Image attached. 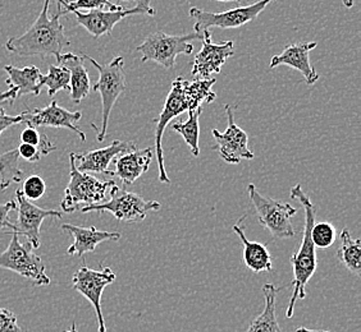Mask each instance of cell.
Instances as JSON below:
<instances>
[{
  "mask_svg": "<svg viewBox=\"0 0 361 332\" xmlns=\"http://www.w3.org/2000/svg\"><path fill=\"white\" fill-rule=\"evenodd\" d=\"M216 78L209 79H194L188 81L186 78L180 76L174 79L171 91L168 94L167 100L160 111L155 128V147L154 153H157L158 166H159V175L158 179L161 183L169 184L171 179L168 177L167 169L164 165V153H163V133L166 131L169 122L173 118L180 117L185 111H192L197 108H202L204 104H210L216 100V92L213 91V86L216 84Z\"/></svg>",
  "mask_w": 361,
  "mask_h": 332,
  "instance_id": "obj_1",
  "label": "cell"
},
{
  "mask_svg": "<svg viewBox=\"0 0 361 332\" xmlns=\"http://www.w3.org/2000/svg\"><path fill=\"white\" fill-rule=\"evenodd\" d=\"M50 0L44 1V7L32 26L21 36L12 37L6 42V49L16 56H54L56 59L62 56L63 49L71 42L64 34V27L59 22L61 12L54 17H49Z\"/></svg>",
  "mask_w": 361,
  "mask_h": 332,
  "instance_id": "obj_2",
  "label": "cell"
},
{
  "mask_svg": "<svg viewBox=\"0 0 361 332\" xmlns=\"http://www.w3.org/2000/svg\"><path fill=\"white\" fill-rule=\"evenodd\" d=\"M292 200L299 201L300 205L304 208L305 212V225H304V233H302V241L300 244L299 249L291 256L292 271H293V280H292L291 286L293 288L292 291L290 305L286 312V317L292 319L293 312H295V305L298 300H302L306 298V285L313 277L317 267H318V261H317V250L312 241V228L315 224V217H317V208L314 206L313 202L306 196L305 192L300 184L291 188L290 191Z\"/></svg>",
  "mask_w": 361,
  "mask_h": 332,
  "instance_id": "obj_3",
  "label": "cell"
},
{
  "mask_svg": "<svg viewBox=\"0 0 361 332\" xmlns=\"http://www.w3.org/2000/svg\"><path fill=\"white\" fill-rule=\"evenodd\" d=\"M71 179L61 202V208L70 214L82 208L103 203L106 194L116 186L113 179L99 180L89 173H81L76 166L75 153H70Z\"/></svg>",
  "mask_w": 361,
  "mask_h": 332,
  "instance_id": "obj_4",
  "label": "cell"
},
{
  "mask_svg": "<svg viewBox=\"0 0 361 332\" xmlns=\"http://www.w3.org/2000/svg\"><path fill=\"white\" fill-rule=\"evenodd\" d=\"M81 56L89 60L99 72V81L92 86V90L99 92L102 97L103 123L100 131L97 132V141L103 142L106 136L111 109L118 100L119 95L126 91L125 60L122 56H116L109 64H100L86 54H81Z\"/></svg>",
  "mask_w": 361,
  "mask_h": 332,
  "instance_id": "obj_5",
  "label": "cell"
},
{
  "mask_svg": "<svg viewBox=\"0 0 361 332\" xmlns=\"http://www.w3.org/2000/svg\"><path fill=\"white\" fill-rule=\"evenodd\" d=\"M204 32H191L188 35H167L161 31L150 34L136 48V51L141 54V62H155L161 67L172 70L176 64V59L180 54H192L194 45L191 42L202 40Z\"/></svg>",
  "mask_w": 361,
  "mask_h": 332,
  "instance_id": "obj_6",
  "label": "cell"
},
{
  "mask_svg": "<svg viewBox=\"0 0 361 332\" xmlns=\"http://www.w3.org/2000/svg\"><path fill=\"white\" fill-rule=\"evenodd\" d=\"M249 197L254 205L259 217V224L264 226L274 239H288L296 234L292 225V216L298 214V210L288 203L278 202L259 193L254 184L247 186Z\"/></svg>",
  "mask_w": 361,
  "mask_h": 332,
  "instance_id": "obj_7",
  "label": "cell"
},
{
  "mask_svg": "<svg viewBox=\"0 0 361 332\" xmlns=\"http://www.w3.org/2000/svg\"><path fill=\"white\" fill-rule=\"evenodd\" d=\"M0 269L13 271L37 286H47L51 283L42 257L36 255L30 243L20 242L18 236L13 233L7 249L0 253Z\"/></svg>",
  "mask_w": 361,
  "mask_h": 332,
  "instance_id": "obj_8",
  "label": "cell"
},
{
  "mask_svg": "<svg viewBox=\"0 0 361 332\" xmlns=\"http://www.w3.org/2000/svg\"><path fill=\"white\" fill-rule=\"evenodd\" d=\"M111 200L100 205H92L81 208V212H109L119 222H142L149 211L160 210V203L157 201H146L139 194L127 192L116 184L111 188Z\"/></svg>",
  "mask_w": 361,
  "mask_h": 332,
  "instance_id": "obj_9",
  "label": "cell"
},
{
  "mask_svg": "<svg viewBox=\"0 0 361 332\" xmlns=\"http://www.w3.org/2000/svg\"><path fill=\"white\" fill-rule=\"evenodd\" d=\"M117 279L116 272L111 267H103L100 270H92L82 266L72 277V288L86 298L95 309L97 319V332H106L104 316L102 309V297L105 288L113 284Z\"/></svg>",
  "mask_w": 361,
  "mask_h": 332,
  "instance_id": "obj_10",
  "label": "cell"
},
{
  "mask_svg": "<svg viewBox=\"0 0 361 332\" xmlns=\"http://www.w3.org/2000/svg\"><path fill=\"white\" fill-rule=\"evenodd\" d=\"M274 0H259L255 4L235 8L222 13H212L199 8H190V17L195 20V32H204L210 27L238 28L255 20Z\"/></svg>",
  "mask_w": 361,
  "mask_h": 332,
  "instance_id": "obj_11",
  "label": "cell"
},
{
  "mask_svg": "<svg viewBox=\"0 0 361 332\" xmlns=\"http://www.w3.org/2000/svg\"><path fill=\"white\" fill-rule=\"evenodd\" d=\"M152 0H142L139 6L135 8H118L116 11H89V12H72L76 17V21L80 26L90 34L94 39H99L100 36L111 35L113 28L128 15L135 14H144L153 17L157 14V11L150 6Z\"/></svg>",
  "mask_w": 361,
  "mask_h": 332,
  "instance_id": "obj_12",
  "label": "cell"
},
{
  "mask_svg": "<svg viewBox=\"0 0 361 332\" xmlns=\"http://www.w3.org/2000/svg\"><path fill=\"white\" fill-rule=\"evenodd\" d=\"M16 205H17V222L14 224L13 231H7L4 234H17L26 238L27 243L31 244L34 249L40 248L42 245V236H40V228L42 222L48 217L62 219V212L56 210H45L34 205L28 201L23 196L21 189H17L16 192Z\"/></svg>",
  "mask_w": 361,
  "mask_h": 332,
  "instance_id": "obj_13",
  "label": "cell"
},
{
  "mask_svg": "<svg viewBox=\"0 0 361 332\" xmlns=\"http://www.w3.org/2000/svg\"><path fill=\"white\" fill-rule=\"evenodd\" d=\"M227 118H228V125L224 133L213 129L212 134L216 139V146L214 147L218 150L222 159L228 162V164H238L241 160L254 159V153H251L249 148V137L246 132L241 129L238 125L235 123V115L231 105H224Z\"/></svg>",
  "mask_w": 361,
  "mask_h": 332,
  "instance_id": "obj_14",
  "label": "cell"
},
{
  "mask_svg": "<svg viewBox=\"0 0 361 332\" xmlns=\"http://www.w3.org/2000/svg\"><path fill=\"white\" fill-rule=\"evenodd\" d=\"M233 48V42L214 44L212 40V32L209 30L204 31L202 48L195 56L191 70L195 79H209L212 75L219 73L229 56L235 54Z\"/></svg>",
  "mask_w": 361,
  "mask_h": 332,
  "instance_id": "obj_15",
  "label": "cell"
},
{
  "mask_svg": "<svg viewBox=\"0 0 361 332\" xmlns=\"http://www.w3.org/2000/svg\"><path fill=\"white\" fill-rule=\"evenodd\" d=\"M82 118L81 111H70L59 106L56 100L42 109H27L25 110L23 124L32 128L39 127H54V128H66L75 132L82 142L86 141V134L78 128L77 123Z\"/></svg>",
  "mask_w": 361,
  "mask_h": 332,
  "instance_id": "obj_16",
  "label": "cell"
},
{
  "mask_svg": "<svg viewBox=\"0 0 361 332\" xmlns=\"http://www.w3.org/2000/svg\"><path fill=\"white\" fill-rule=\"evenodd\" d=\"M133 150H137L135 142L116 139L104 148L92 150L86 153H75L77 169L81 173H103L113 177V172L109 170L111 161L119 155Z\"/></svg>",
  "mask_w": 361,
  "mask_h": 332,
  "instance_id": "obj_17",
  "label": "cell"
},
{
  "mask_svg": "<svg viewBox=\"0 0 361 332\" xmlns=\"http://www.w3.org/2000/svg\"><path fill=\"white\" fill-rule=\"evenodd\" d=\"M317 42H301V44H291L286 46L285 50L271 56V70L277 68L279 65H288L293 70H299L305 78V82L309 86H313L319 79V73L314 70L310 63V51L317 48Z\"/></svg>",
  "mask_w": 361,
  "mask_h": 332,
  "instance_id": "obj_18",
  "label": "cell"
},
{
  "mask_svg": "<svg viewBox=\"0 0 361 332\" xmlns=\"http://www.w3.org/2000/svg\"><path fill=\"white\" fill-rule=\"evenodd\" d=\"M62 230L73 238V244L67 249V253L70 256L84 257L86 253H92L100 243L121 239V233L99 230L95 226L82 228L64 224L62 225Z\"/></svg>",
  "mask_w": 361,
  "mask_h": 332,
  "instance_id": "obj_19",
  "label": "cell"
},
{
  "mask_svg": "<svg viewBox=\"0 0 361 332\" xmlns=\"http://www.w3.org/2000/svg\"><path fill=\"white\" fill-rule=\"evenodd\" d=\"M153 156L154 147H147L145 150H133L119 155L113 160L116 166L113 177H118L125 186L133 184L149 170Z\"/></svg>",
  "mask_w": 361,
  "mask_h": 332,
  "instance_id": "obj_20",
  "label": "cell"
},
{
  "mask_svg": "<svg viewBox=\"0 0 361 332\" xmlns=\"http://www.w3.org/2000/svg\"><path fill=\"white\" fill-rule=\"evenodd\" d=\"M243 220H245V216L238 220L236 225H233V231L236 233L237 236L240 238V241L243 244V263L249 270L255 274L269 272L273 270L271 252L265 247L264 244L252 242L246 238L245 231H243Z\"/></svg>",
  "mask_w": 361,
  "mask_h": 332,
  "instance_id": "obj_21",
  "label": "cell"
},
{
  "mask_svg": "<svg viewBox=\"0 0 361 332\" xmlns=\"http://www.w3.org/2000/svg\"><path fill=\"white\" fill-rule=\"evenodd\" d=\"M84 58L72 53L62 54L56 62L70 70L71 98L73 103H81L90 94L91 82L87 70L85 68Z\"/></svg>",
  "mask_w": 361,
  "mask_h": 332,
  "instance_id": "obj_22",
  "label": "cell"
},
{
  "mask_svg": "<svg viewBox=\"0 0 361 332\" xmlns=\"http://www.w3.org/2000/svg\"><path fill=\"white\" fill-rule=\"evenodd\" d=\"M3 70L7 72V84L12 89H17V97L25 95L39 96L42 92V75L36 65H28L25 68H17L13 65H4Z\"/></svg>",
  "mask_w": 361,
  "mask_h": 332,
  "instance_id": "obj_23",
  "label": "cell"
},
{
  "mask_svg": "<svg viewBox=\"0 0 361 332\" xmlns=\"http://www.w3.org/2000/svg\"><path fill=\"white\" fill-rule=\"evenodd\" d=\"M281 289L276 285L263 286L265 305L263 312L251 322L246 332H282L277 319V294Z\"/></svg>",
  "mask_w": 361,
  "mask_h": 332,
  "instance_id": "obj_24",
  "label": "cell"
},
{
  "mask_svg": "<svg viewBox=\"0 0 361 332\" xmlns=\"http://www.w3.org/2000/svg\"><path fill=\"white\" fill-rule=\"evenodd\" d=\"M340 245L337 249V257L340 262L355 275H360L361 271V242L360 239H354L348 228L341 230Z\"/></svg>",
  "mask_w": 361,
  "mask_h": 332,
  "instance_id": "obj_25",
  "label": "cell"
},
{
  "mask_svg": "<svg viewBox=\"0 0 361 332\" xmlns=\"http://www.w3.org/2000/svg\"><path fill=\"white\" fill-rule=\"evenodd\" d=\"M202 108H197L192 111H188V119L186 122H176L172 123L171 128L174 132L180 133L182 139L188 143L191 153L194 156L200 155V146H199V136H200V115H202Z\"/></svg>",
  "mask_w": 361,
  "mask_h": 332,
  "instance_id": "obj_26",
  "label": "cell"
},
{
  "mask_svg": "<svg viewBox=\"0 0 361 332\" xmlns=\"http://www.w3.org/2000/svg\"><path fill=\"white\" fill-rule=\"evenodd\" d=\"M25 174L20 169V155L17 148L0 153V192L14 183H21Z\"/></svg>",
  "mask_w": 361,
  "mask_h": 332,
  "instance_id": "obj_27",
  "label": "cell"
},
{
  "mask_svg": "<svg viewBox=\"0 0 361 332\" xmlns=\"http://www.w3.org/2000/svg\"><path fill=\"white\" fill-rule=\"evenodd\" d=\"M70 70L63 65H50L48 73L42 76V84L48 87V95L54 97L59 91H70Z\"/></svg>",
  "mask_w": 361,
  "mask_h": 332,
  "instance_id": "obj_28",
  "label": "cell"
},
{
  "mask_svg": "<svg viewBox=\"0 0 361 332\" xmlns=\"http://www.w3.org/2000/svg\"><path fill=\"white\" fill-rule=\"evenodd\" d=\"M106 8V11H116L121 8V6H114L109 0H75V1H68V0H62L58 3V11L62 15L70 13V12H81V11H97V9H103Z\"/></svg>",
  "mask_w": 361,
  "mask_h": 332,
  "instance_id": "obj_29",
  "label": "cell"
},
{
  "mask_svg": "<svg viewBox=\"0 0 361 332\" xmlns=\"http://www.w3.org/2000/svg\"><path fill=\"white\" fill-rule=\"evenodd\" d=\"M22 143L35 146L40 151L42 156H47L50 153L56 151V145L51 143V141L48 139L45 133H40L36 128L32 127H26L21 133Z\"/></svg>",
  "mask_w": 361,
  "mask_h": 332,
  "instance_id": "obj_30",
  "label": "cell"
},
{
  "mask_svg": "<svg viewBox=\"0 0 361 332\" xmlns=\"http://www.w3.org/2000/svg\"><path fill=\"white\" fill-rule=\"evenodd\" d=\"M337 238V231L332 224L329 222H319L314 224L312 228V241L315 248L326 249L334 245Z\"/></svg>",
  "mask_w": 361,
  "mask_h": 332,
  "instance_id": "obj_31",
  "label": "cell"
},
{
  "mask_svg": "<svg viewBox=\"0 0 361 332\" xmlns=\"http://www.w3.org/2000/svg\"><path fill=\"white\" fill-rule=\"evenodd\" d=\"M21 191L28 201H37L47 192V184L40 175H31L23 181Z\"/></svg>",
  "mask_w": 361,
  "mask_h": 332,
  "instance_id": "obj_32",
  "label": "cell"
},
{
  "mask_svg": "<svg viewBox=\"0 0 361 332\" xmlns=\"http://www.w3.org/2000/svg\"><path fill=\"white\" fill-rule=\"evenodd\" d=\"M0 332H27L22 328L13 312L0 308Z\"/></svg>",
  "mask_w": 361,
  "mask_h": 332,
  "instance_id": "obj_33",
  "label": "cell"
},
{
  "mask_svg": "<svg viewBox=\"0 0 361 332\" xmlns=\"http://www.w3.org/2000/svg\"><path fill=\"white\" fill-rule=\"evenodd\" d=\"M17 151L22 159L26 160L28 162H37L42 158V151L37 147L27 143H21L17 147Z\"/></svg>",
  "mask_w": 361,
  "mask_h": 332,
  "instance_id": "obj_34",
  "label": "cell"
},
{
  "mask_svg": "<svg viewBox=\"0 0 361 332\" xmlns=\"http://www.w3.org/2000/svg\"><path fill=\"white\" fill-rule=\"evenodd\" d=\"M23 118H25V111H22L21 114H18V115L12 117V115H8L6 110L0 106V136L3 132L7 131L9 127L22 123Z\"/></svg>",
  "mask_w": 361,
  "mask_h": 332,
  "instance_id": "obj_35",
  "label": "cell"
},
{
  "mask_svg": "<svg viewBox=\"0 0 361 332\" xmlns=\"http://www.w3.org/2000/svg\"><path fill=\"white\" fill-rule=\"evenodd\" d=\"M17 208L16 201H9L0 205V229L9 228V231H13L14 224L9 222V214Z\"/></svg>",
  "mask_w": 361,
  "mask_h": 332,
  "instance_id": "obj_36",
  "label": "cell"
},
{
  "mask_svg": "<svg viewBox=\"0 0 361 332\" xmlns=\"http://www.w3.org/2000/svg\"><path fill=\"white\" fill-rule=\"evenodd\" d=\"M17 98V89L12 87L6 92H1L0 94V103L1 101H14Z\"/></svg>",
  "mask_w": 361,
  "mask_h": 332,
  "instance_id": "obj_37",
  "label": "cell"
},
{
  "mask_svg": "<svg viewBox=\"0 0 361 332\" xmlns=\"http://www.w3.org/2000/svg\"><path fill=\"white\" fill-rule=\"evenodd\" d=\"M117 1L128 4V8H135L136 6H139L140 3H141L142 0H117Z\"/></svg>",
  "mask_w": 361,
  "mask_h": 332,
  "instance_id": "obj_38",
  "label": "cell"
},
{
  "mask_svg": "<svg viewBox=\"0 0 361 332\" xmlns=\"http://www.w3.org/2000/svg\"><path fill=\"white\" fill-rule=\"evenodd\" d=\"M296 332H329L324 331V330H310V328H306V327H299Z\"/></svg>",
  "mask_w": 361,
  "mask_h": 332,
  "instance_id": "obj_39",
  "label": "cell"
},
{
  "mask_svg": "<svg viewBox=\"0 0 361 332\" xmlns=\"http://www.w3.org/2000/svg\"><path fill=\"white\" fill-rule=\"evenodd\" d=\"M342 3H343V6H345V7L350 9V8L354 7L355 0H342Z\"/></svg>",
  "mask_w": 361,
  "mask_h": 332,
  "instance_id": "obj_40",
  "label": "cell"
},
{
  "mask_svg": "<svg viewBox=\"0 0 361 332\" xmlns=\"http://www.w3.org/2000/svg\"><path fill=\"white\" fill-rule=\"evenodd\" d=\"M63 332H77L76 324H75V322H73V324H72V328H71V330H68V331H63Z\"/></svg>",
  "mask_w": 361,
  "mask_h": 332,
  "instance_id": "obj_41",
  "label": "cell"
},
{
  "mask_svg": "<svg viewBox=\"0 0 361 332\" xmlns=\"http://www.w3.org/2000/svg\"><path fill=\"white\" fill-rule=\"evenodd\" d=\"M216 1H241V0H216Z\"/></svg>",
  "mask_w": 361,
  "mask_h": 332,
  "instance_id": "obj_42",
  "label": "cell"
},
{
  "mask_svg": "<svg viewBox=\"0 0 361 332\" xmlns=\"http://www.w3.org/2000/svg\"><path fill=\"white\" fill-rule=\"evenodd\" d=\"M56 1H58V3H61V1H62V0H56Z\"/></svg>",
  "mask_w": 361,
  "mask_h": 332,
  "instance_id": "obj_43",
  "label": "cell"
}]
</instances>
